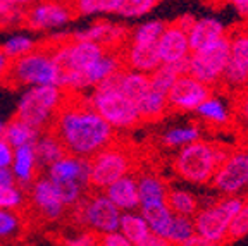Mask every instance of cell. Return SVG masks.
Returning a JSON list of instances; mask_svg holds the SVG:
<instances>
[{
    "mask_svg": "<svg viewBox=\"0 0 248 246\" xmlns=\"http://www.w3.org/2000/svg\"><path fill=\"white\" fill-rule=\"evenodd\" d=\"M67 155L90 158L107 148L114 129L98 116L83 95H67L50 127Z\"/></svg>",
    "mask_w": 248,
    "mask_h": 246,
    "instance_id": "1",
    "label": "cell"
},
{
    "mask_svg": "<svg viewBox=\"0 0 248 246\" xmlns=\"http://www.w3.org/2000/svg\"><path fill=\"white\" fill-rule=\"evenodd\" d=\"M124 69L117 71L116 74L108 76L100 85L93 88V93L88 100L92 107L95 108L98 116L117 129H126L141 121L136 107L126 96L121 93V79H123Z\"/></svg>",
    "mask_w": 248,
    "mask_h": 246,
    "instance_id": "2",
    "label": "cell"
},
{
    "mask_svg": "<svg viewBox=\"0 0 248 246\" xmlns=\"http://www.w3.org/2000/svg\"><path fill=\"white\" fill-rule=\"evenodd\" d=\"M66 93L59 86H33L21 93L14 119L28 124L33 129H50L59 108L64 104Z\"/></svg>",
    "mask_w": 248,
    "mask_h": 246,
    "instance_id": "3",
    "label": "cell"
},
{
    "mask_svg": "<svg viewBox=\"0 0 248 246\" xmlns=\"http://www.w3.org/2000/svg\"><path fill=\"white\" fill-rule=\"evenodd\" d=\"M7 83L14 88L24 86H59L61 83V69L54 62L50 48H38L23 55V57L11 61Z\"/></svg>",
    "mask_w": 248,
    "mask_h": 246,
    "instance_id": "4",
    "label": "cell"
},
{
    "mask_svg": "<svg viewBox=\"0 0 248 246\" xmlns=\"http://www.w3.org/2000/svg\"><path fill=\"white\" fill-rule=\"evenodd\" d=\"M43 176L57 188L67 208L76 207L88 195L90 164L86 158L66 155L45 170Z\"/></svg>",
    "mask_w": 248,
    "mask_h": 246,
    "instance_id": "5",
    "label": "cell"
},
{
    "mask_svg": "<svg viewBox=\"0 0 248 246\" xmlns=\"http://www.w3.org/2000/svg\"><path fill=\"white\" fill-rule=\"evenodd\" d=\"M73 210L74 220L98 236L116 232L119 229L121 212L104 193L86 195Z\"/></svg>",
    "mask_w": 248,
    "mask_h": 246,
    "instance_id": "6",
    "label": "cell"
},
{
    "mask_svg": "<svg viewBox=\"0 0 248 246\" xmlns=\"http://www.w3.org/2000/svg\"><path fill=\"white\" fill-rule=\"evenodd\" d=\"M243 203L245 200L240 196H229V198L212 205V207L200 210L193 220L195 234L222 245L224 238H228L231 220L240 214Z\"/></svg>",
    "mask_w": 248,
    "mask_h": 246,
    "instance_id": "7",
    "label": "cell"
},
{
    "mask_svg": "<svg viewBox=\"0 0 248 246\" xmlns=\"http://www.w3.org/2000/svg\"><path fill=\"white\" fill-rule=\"evenodd\" d=\"M178 174L195 184L209 183L219 169L216 162V148L205 141H197L185 146L174 162Z\"/></svg>",
    "mask_w": 248,
    "mask_h": 246,
    "instance_id": "8",
    "label": "cell"
},
{
    "mask_svg": "<svg viewBox=\"0 0 248 246\" xmlns=\"http://www.w3.org/2000/svg\"><path fill=\"white\" fill-rule=\"evenodd\" d=\"M105 48L93 42H74V40H64L57 42L50 46V54L61 74L64 73H83L100 61L105 54Z\"/></svg>",
    "mask_w": 248,
    "mask_h": 246,
    "instance_id": "9",
    "label": "cell"
},
{
    "mask_svg": "<svg viewBox=\"0 0 248 246\" xmlns=\"http://www.w3.org/2000/svg\"><path fill=\"white\" fill-rule=\"evenodd\" d=\"M229 55H231V42L224 36L219 42L190 54L188 76H191L205 86L210 83H216L222 76V71L228 64Z\"/></svg>",
    "mask_w": 248,
    "mask_h": 246,
    "instance_id": "10",
    "label": "cell"
},
{
    "mask_svg": "<svg viewBox=\"0 0 248 246\" xmlns=\"http://www.w3.org/2000/svg\"><path fill=\"white\" fill-rule=\"evenodd\" d=\"M90 164V186L95 189H107L110 184L128 176L131 160L121 148L107 146L88 160Z\"/></svg>",
    "mask_w": 248,
    "mask_h": 246,
    "instance_id": "11",
    "label": "cell"
},
{
    "mask_svg": "<svg viewBox=\"0 0 248 246\" xmlns=\"http://www.w3.org/2000/svg\"><path fill=\"white\" fill-rule=\"evenodd\" d=\"M30 205L40 219L46 222H57L66 215L67 207L62 201L57 188L45 176H38L28 188Z\"/></svg>",
    "mask_w": 248,
    "mask_h": 246,
    "instance_id": "12",
    "label": "cell"
},
{
    "mask_svg": "<svg viewBox=\"0 0 248 246\" xmlns=\"http://www.w3.org/2000/svg\"><path fill=\"white\" fill-rule=\"evenodd\" d=\"M74 19L73 5L66 2H36L30 4L24 14L28 28L36 31H50L64 28Z\"/></svg>",
    "mask_w": 248,
    "mask_h": 246,
    "instance_id": "13",
    "label": "cell"
},
{
    "mask_svg": "<svg viewBox=\"0 0 248 246\" xmlns=\"http://www.w3.org/2000/svg\"><path fill=\"white\" fill-rule=\"evenodd\" d=\"M214 186L224 195H236L248 186V152H238L228 157L214 174Z\"/></svg>",
    "mask_w": 248,
    "mask_h": 246,
    "instance_id": "14",
    "label": "cell"
},
{
    "mask_svg": "<svg viewBox=\"0 0 248 246\" xmlns=\"http://www.w3.org/2000/svg\"><path fill=\"white\" fill-rule=\"evenodd\" d=\"M210 98V92L205 85L198 83L191 76H181L170 88L167 104L181 110H197L198 105Z\"/></svg>",
    "mask_w": 248,
    "mask_h": 246,
    "instance_id": "15",
    "label": "cell"
},
{
    "mask_svg": "<svg viewBox=\"0 0 248 246\" xmlns=\"http://www.w3.org/2000/svg\"><path fill=\"white\" fill-rule=\"evenodd\" d=\"M126 38H128V30L121 24H112L108 21H98V23H93L92 26L85 28V30L71 33V40H74V42L98 43L100 46H104L105 50L117 46Z\"/></svg>",
    "mask_w": 248,
    "mask_h": 246,
    "instance_id": "16",
    "label": "cell"
},
{
    "mask_svg": "<svg viewBox=\"0 0 248 246\" xmlns=\"http://www.w3.org/2000/svg\"><path fill=\"white\" fill-rule=\"evenodd\" d=\"M157 50L162 64H172L176 61L190 55V45H188V33L183 31L178 24H170L166 28L162 36L157 42Z\"/></svg>",
    "mask_w": 248,
    "mask_h": 246,
    "instance_id": "17",
    "label": "cell"
},
{
    "mask_svg": "<svg viewBox=\"0 0 248 246\" xmlns=\"http://www.w3.org/2000/svg\"><path fill=\"white\" fill-rule=\"evenodd\" d=\"M11 170H12V176H14V179H16V184L19 186L21 189H26L33 184V181L40 176L38 162H36V155H35L33 145L16 148Z\"/></svg>",
    "mask_w": 248,
    "mask_h": 246,
    "instance_id": "18",
    "label": "cell"
},
{
    "mask_svg": "<svg viewBox=\"0 0 248 246\" xmlns=\"http://www.w3.org/2000/svg\"><path fill=\"white\" fill-rule=\"evenodd\" d=\"M224 38V24L216 17H202L193 23L188 31L190 52H198Z\"/></svg>",
    "mask_w": 248,
    "mask_h": 246,
    "instance_id": "19",
    "label": "cell"
},
{
    "mask_svg": "<svg viewBox=\"0 0 248 246\" xmlns=\"http://www.w3.org/2000/svg\"><path fill=\"white\" fill-rule=\"evenodd\" d=\"M123 64L129 67V71L141 74H152L162 62L157 50V43H148V45H140V43H131L123 57Z\"/></svg>",
    "mask_w": 248,
    "mask_h": 246,
    "instance_id": "20",
    "label": "cell"
},
{
    "mask_svg": "<svg viewBox=\"0 0 248 246\" xmlns=\"http://www.w3.org/2000/svg\"><path fill=\"white\" fill-rule=\"evenodd\" d=\"M108 200L112 201L114 207L124 214V212H135L140 208V198H138V186L136 179L131 176L121 177L119 181L110 184L104 193Z\"/></svg>",
    "mask_w": 248,
    "mask_h": 246,
    "instance_id": "21",
    "label": "cell"
},
{
    "mask_svg": "<svg viewBox=\"0 0 248 246\" xmlns=\"http://www.w3.org/2000/svg\"><path fill=\"white\" fill-rule=\"evenodd\" d=\"M35 148V155H36V162H38V169L46 170L50 166H54L55 162H59L62 157H66V150L62 143L59 141V138L54 135L52 129L43 131L42 135L38 136V139L33 145Z\"/></svg>",
    "mask_w": 248,
    "mask_h": 246,
    "instance_id": "22",
    "label": "cell"
},
{
    "mask_svg": "<svg viewBox=\"0 0 248 246\" xmlns=\"http://www.w3.org/2000/svg\"><path fill=\"white\" fill-rule=\"evenodd\" d=\"M150 90L152 88H150V77H148V74L124 69L123 79H121V93H123L135 107L150 93Z\"/></svg>",
    "mask_w": 248,
    "mask_h": 246,
    "instance_id": "23",
    "label": "cell"
},
{
    "mask_svg": "<svg viewBox=\"0 0 248 246\" xmlns=\"http://www.w3.org/2000/svg\"><path fill=\"white\" fill-rule=\"evenodd\" d=\"M138 186V198L140 207H147V205H157L166 203L167 198V188L162 179L157 176H143L136 181Z\"/></svg>",
    "mask_w": 248,
    "mask_h": 246,
    "instance_id": "24",
    "label": "cell"
},
{
    "mask_svg": "<svg viewBox=\"0 0 248 246\" xmlns=\"http://www.w3.org/2000/svg\"><path fill=\"white\" fill-rule=\"evenodd\" d=\"M42 135L40 131L33 129L28 124L21 123L17 119H12L11 123L5 124L4 127V135L2 139L7 143L11 148H21V146H28V145H35V141L38 139V136Z\"/></svg>",
    "mask_w": 248,
    "mask_h": 246,
    "instance_id": "25",
    "label": "cell"
},
{
    "mask_svg": "<svg viewBox=\"0 0 248 246\" xmlns=\"http://www.w3.org/2000/svg\"><path fill=\"white\" fill-rule=\"evenodd\" d=\"M140 208H141L140 215L145 219L150 232L162 238L164 232L169 227L170 219H172V212L169 210V207L166 203H157V205H147V207H140Z\"/></svg>",
    "mask_w": 248,
    "mask_h": 246,
    "instance_id": "26",
    "label": "cell"
},
{
    "mask_svg": "<svg viewBox=\"0 0 248 246\" xmlns=\"http://www.w3.org/2000/svg\"><path fill=\"white\" fill-rule=\"evenodd\" d=\"M117 231L135 246L150 232V229H148L147 222H145V219L140 214H136V212H124V214H121L119 229Z\"/></svg>",
    "mask_w": 248,
    "mask_h": 246,
    "instance_id": "27",
    "label": "cell"
},
{
    "mask_svg": "<svg viewBox=\"0 0 248 246\" xmlns=\"http://www.w3.org/2000/svg\"><path fill=\"white\" fill-rule=\"evenodd\" d=\"M166 205L174 215L181 217H191L197 214L198 210V201L191 193L183 191V189H170L167 193Z\"/></svg>",
    "mask_w": 248,
    "mask_h": 246,
    "instance_id": "28",
    "label": "cell"
},
{
    "mask_svg": "<svg viewBox=\"0 0 248 246\" xmlns=\"http://www.w3.org/2000/svg\"><path fill=\"white\" fill-rule=\"evenodd\" d=\"M195 234V226L193 220L190 217H181L172 214V219L167 227V231L164 232L162 238L169 241L172 246H181L186 239H190Z\"/></svg>",
    "mask_w": 248,
    "mask_h": 246,
    "instance_id": "29",
    "label": "cell"
},
{
    "mask_svg": "<svg viewBox=\"0 0 248 246\" xmlns=\"http://www.w3.org/2000/svg\"><path fill=\"white\" fill-rule=\"evenodd\" d=\"M123 0H79L74 2V15H98V14H117Z\"/></svg>",
    "mask_w": 248,
    "mask_h": 246,
    "instance_id": "30",
    "label": "cell"
},
{
    "mask_svg": "<svg viewBox=\"0 0 248 246\" xmlns=\"http://www.w3.org/2000/svg\"><path fill=\"white\" fill-rule=\"evenodd\" d=\"M36 48V40L30 35H12L4 42V45L0 46V50L4 52V55L9 61H16V59L23 57V55L30 54Z\"/></svg>",
    "mask_w": 248,
    "mask_h": 246,
    "instance_id": "31",
    "label": "cell"
},
{
    "mask_svg": "<svg viewBox=\"0 0 248 246\" xmlns=\"http://www.w3.org/2000/svg\"><path fill=\"white\" fill-rule=\"evenodd\" d=\"M148 77H150V88L155 93H159V95L167 98L170 88H172V85H174L179 76L170 67V64H160L154 73L148 74Z\"/></svg>",
    "mask_w": 248,
    "mask_h": 246,
    "instance_id": "32",
    "label": "cell"
},
{
    "mask_svg": "<svg viewBox=\"0 0 248 246\" xmlns=\"http://www.w3.org/2000/svg\"><path fill=\"white\" fill-rule=\"evenodd\" d=\"M30 2H17V0H0V28L14 26L24 19Z\"/></svg>",
    "mask_w": 248,
    "mask_h": 246,
    "instance_id": "33",
    "label": "cell"
},
{
    "mask_svg": "<svg viewBox=\"0 0 248 246\" xmlns=\"http://www.w3.org/2000/svg\"><path fill=\"white\" fill-rule=\"evenodd\" d=\"M166 24L162 21H147L140 24L131 35V43H140V45H148V43H157L162 33L166 31Z\"/></svg>",
    "mask_w": 248,
    "mask_h": 246,
    "instance_id": "34",
    "label": "cell"
},
{
    "mask_svg": "<svg viewBox=\"0 0 248 246\" xmlns=\"http://www.w3.org/2000/svg\"><path fill=\"white\" fill-rule=\"evenodd\" d=\"M167 107V98L159 93H155L154 90H150L143 100L136 105V110H138L140 117L141 119H155L159 117Z\"/></svg>",
    "mask_w": 248,
    "mask_h": 246,
    "instance_id": "35",
    "label": "cell"
},
{
    "mask_svg": "<svg viewBox=\"0 0 248 246\" xmlns=\"http://www.w3.org/2000/svg\"><path fill=\"white\" fill-rule=\"evenodd\" d=\"M200 139V129L195 126L174 127L164 135V143L167 146H188Z\"/></svg>",
    "mask_w": 248,
    "mask_h": 246,
    "instance_id": "36",
    "label": "cell"
},
{
    "mask_svg": "<svg viewBox=\"0 0 248 246\" xmlns=\"http://www.w3.org/2000/svg\"><path fill=\"white\" fill-rule=\"evenodd\" d=\"M197 112L202 117H205L207 121H212V123L224 124L228 121V110H226L224 104L217 98H207L203 104L198 105Z\"/></svg>",
    "mask_w": 248,
    "mask_h": 246,
    "instance_id": "37",
    "label": "cell"
},
{
    "mask_svg": "<svg viewBox=\"0 0 248 246\" xmlns=\"http://www.w3.org/2000/svg\"><path fill=\"white\" fill-rule=\"evenodd\" d=\"M154 7H157L155 0H123L117 14L123 17L135 19V17H141V15L154 11Z\"/></svg>",
    "mask_w": 248,
    "mask_h": 246,
    "instance_id": "38",
    "label": "cell"
},
{
    "mask_svg": "<svg viewBox=\"0 0 248 246\" xmlns=\"http://www.w3.org/2000/svg\"><path fill=\"white\" fill-rule=\"evenodd\" d=\"M21 215L16 210H0V239H9L19 234Z\"/></svg>",
    "mask_w": 248,
    "mask_h": 246,
    "instance_id": "39",
    "label": "cell"
},
{
    "mask_svg": "<svg viewBox=\"0 0 248 246\" xmlns=\"http://www.w3.org/2000/svg\"><path fill=\"white\" fill-rule=\"evenodd\" d=\"M24 191L21 188H0V210H17L24 205Z\"/></svg>",
    "mask_w": 248,
    "mask_h": 246,
    "instance_id": "40",
    "label": "cell"
},
{
    "mask_svg": "<svg viewBox=\"0 0 248 246\" xmlns=\"http://www.w3.org/2000/svg\"><path fill=\"white\" fill-rule=\"evenodd\" d=\"M243 200H245L243 208H241L240 214L231 220V226H229L228 238H231V239L243 238V236L248 234V196L243 198Z\"/></svg>",
    "mask_w": 248,
    "mask_h": 246,
    "instance_id": "41",
    "label": "cell"
},
{
    "mask_svg": "<svg viewBox=\"0 0 248 246\" xmlns=\"http://www.w3.org/2000/svg\"><path fill=\"white\" fill-rule=\"evenodd\" d=\"M222 77H224V81L228 85H232V86H241V85H245V83H248V73L240 64H236V62L232 61L231 55H229L224 71H222Z\"/></svg>",
    "mask_w": 248,
    "mask_h": 246,
    "instance_id": "42",
    "label": "cell"
},
{
    "mask_svg": "<svg viewBox=\"0 0 248 246\" xmlns=\"http://www.w3.org/2000/svg\"><path fill=\"white\" fill-rule=\"evenodd\" d=\"M231 42V59L248 73V36H236Z\"/></svg>",
    "mask_w": 248,
    "mask_h": 246,
    "instance_id": "43",
    "label": "cell"
},
{
    "mask_svg": "<svg viewBox=\"0 0 248 246\" xmlns=\"http://www.w3.org/2000/svg\"><path fill=\"white\" fill-rule=\"evenodd\" d=\"M98 238L100 236L95 234L92 231H83L76 236H69L64 239L66 246H98Z\"/></svg>",
    "mask_w": 248,
    "mask_h": 246,
    "instance_id": "44",
    "label": "cell"
},
{
    "mask_svg": "<svg viewBox=\"0 0 248 246\" xmlns=\"http://www.w3.org/2000/svg\"><path fill=\"white\" fill-rule=\"evenodd\" d=\"M98 246H133V245L119 231H116V232H108V234H102L98 238Z\"/></svg>",
    "mask_w": 248,
    "mask_h": 246,
    "instance_id": "45",
    "label": "cell"
},
{
    "mask_svg": "<svg viewBox=\"0 0 248 246\" xmlns=\"http://www.w3.org/2000/svg\"><path fill=\"white\" fill-rule=\"evenodd\" d=\"M12 158H14V148H11L0 138V169H11Z\"/></svg>",
    "mask_w": 248,
    "mask_h": 246,
    "instance_id": "46",
    "label": "cell"
},
{
    "mask_svg": "<svg viewBox=\"0 0 248 246\" xmlns=\"http://www.w3.org/2000/svg\"><path fill=\"white\" fill-rule=\"evenodd\" d=\"M135 246H172V245H170L169 241H166L164 238H160V236L154 234V232H148V234Z\"/></svg>",
    "mask_w": 248,
    "mask_h": 246,
    "instance_id": "47",
    "label": "cell"
},
{
    "mask_svg": "<svg viewBox=\"0 0 248 246\" xmlns=\"http://www.w3.org/2000/svg\"><path fill=\"white\" fill-rule=\"evenodd\" d=\"M0 188L11 189V188H19L16 184V179L12 176L11 169H0Z\"/></svg>",
    "mask_w": 248,
    "mask_h": 246,
    "instance_id": "48",
    "label": "cell"
},
{
    "mask_svg": "<svg viewBox=\"0 0 248 246\" xmlns=\"http://www.w3.org/2000/svg\"><path fill=\"white\" fill-rule=\"evenodd\" d=\"M181 246H222L221 243H214V241H209V239L202 238L198 234H193L190 239H186Z\"/></svg>",
    "mask_w": 248,
    "mask_h": 246,
    "instance_id": "49",
    "label": "cell"
},
{
    "mask_svg": "<svg viewBox=\"0 0 248 246\" xmlns=\"http://www.w3.org/2000/svg\"><path fill=\"white\" fill-rule=\"evenodd\" d=\"M9 69H11V61L4 55V52L0 50V83H5L9 76Z\"/></svg>",
    "mask_w": 248,
    "mask_h": 246,
    "instance_id": "50",
    "label": "cell"
},
{
    "mask_svg": "<svg viewBox=\"0 0 248 246\" xmlns=\"http://www.w3.org/2000/svg\"><path fill=\"white\" fill-rule=\"evenodd\" d=\"M232 7L241 17H248V0H236V2H232Z\"/></svg>",
    "mask_w": 248,
    "mask_h": 246,
    "instance_id": "51",
    "label": "cell"
},
{
    "mask_svg": "<svg viewBox=\"0 0 248 246\" xmlns=\"http://www.w3.org/2000/svg\"><path fill=\"white\" fill-rule=\"evenodd\" d=\"M241 112H243L245 117L248 119V95H247V98L243 100V104H241Z\"/></svg>",
    "mask_w": 248,
    "mask_h": 246,
    "instance_id": "52",
    "label": "cell"
},
{
    "mask_svg": "<svg viewBox=\"0 0 248 246\" xmlns=\"http://www.w3.org/2000/svg\"><path fill=\"white\" fill-rule=\"evenodd\" d=\"M4 127H5V123L0 119V138H2V135H4Z\"/></svg>",
    "mask_w": 248,
    "mask_h": 246,
    "instance_id": "53",
    "label": "cell"
}]
</instances>
